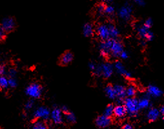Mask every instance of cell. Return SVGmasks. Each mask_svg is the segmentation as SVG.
<instances>
[{
  "instance_id": "obj_40",
  "label": "cell",
  "mask_w": 164,
  "mask_h": 129,
  "mask_svg": "<svg viewBox=\"0 0 164 129\" xmlns=\"http://www.w3.org/2000/svg\"><path fill=\"white\" fill-rule=\"evenodd\" d=\"M60 108H61V109H62V110L63 112V113L64 114V115L67 114L68 112H69V110H68V107L67 106H65V105H63L62 107H60Z\"/></svg>"
},
{
  "instance_id": "obj_31",
  "label": "cell",
  "mask_w": 164,
  "mask_h": 129,
  "mask_svg": "<svg viewBox=\"0 0 164 129\" xmlns=\"http://www.w3.org/2000/svg\"><path fill=\"white\" fill-rule=\"evenodd\" d=\"M105 6H106V4H105V3H100L97 6V7H96V11H97V12L98 14H101L103 13H104Z\"/></svg>"
},
{
  "instance_id": "obj_36",
  "label": "cell",
  "mask_w": 164,
  "mask_h": 129,
  "mask_svg": "<svg viewBox=\"0 0 164 129\" xmlns=\"http://www.w3.org/2000/svg\"><path fill=\"white\" fill-rule=\"evenodd\" d=\"M119 58L122 59H127L129 58V54L125 50H124L122 53H121Z\"/></svg>"
},
{
  "instance_id": "obj_22",
  "label": "cell",
  "mask_w": 164,
  "mask_h": 129,
  "mask_svg": "<svg viewBox=\"0 0 164 129\" xmlns=\"http://www.w3.org/2000/svg\"><path fill=\"white\" fill-rule=\"evenodd\" d=\"M105 92L106 96L110 99H116V94L113 85H108L105 88Z\"/></svg>"
},
{
  "instance_id": "obj_10",
  "label": "cell",
  "mask_w": 164,
  "mask_h": 129,
  "mask_svg": "<svg viewBox=\"0 0 164 129\" xmlns=\"http://www.w3.org/2000/svg\"><path fill=\"white\" fill-rule=\"evenodd\" d=\"M124 50V45L122 41L118 39H114L113 45H112V47L110 48V56L115 58H119L121 53Z\"/></svg>"
},
{
  "instance_id": "obj_7",
  "label": "cell",
  "mask_w": 164,
  "mask_h": 129,
  "mask_svg": "<svg viewBox=\"0 0 164 129\" xmlns=\"http://www.w3.org/2000/svg\"><path fill=\"white\" fill-rule=\"evenodd\" d=\"M96 32L98 38L101 41H107L110 39L108 23H103L99 25L96 27Z\"/></svg>"
},
{
  "instance_id": "obj_38",
  "label": "cell",
  "mask_w": 164,
  "mask_h": 129,
  "mask_svg": "<svg viewBox=\"0 0 164 129\" xmlns=\"http://www.w3.org/2000/svg\"><path fill=\"white\" fill-rule=\"evenodd\" d=\"M134 3L138 6H140V7H143L145 5V2L144 1H143V0H136V1H134Z\"/></svg>"
},
{
  "instance_id": "obj_23",
  "label": "cell",
  "mask_w": 164,
  "mask_h": 129,
  "mask_svg": "<svg viewBox=\"0 0 164 129\" xmlns=\"http://www.w3.org/2000/svg\"><path fill=\"white\" fill-rule=\"evenodd\" d=\"M136 94V89L133 85H129L126 88V96L127 98H135Z\"/></svg>"
},
{
  "instance_id": "obj_17",
  "label": "cell",
  "mask_w": 164,
  "mask_h": 129,
  "mask_svg": "<svg viewBox=\"0 0 164 129\" xmlns=\"http://www.w3.org/2000/svg\"><path fill=\"white\" fill-rule=\"evenodd\" d=\"M148 94L138 99V105L140 110L147 109L151 106V99Z\"/></svg>"
},
{
  "instance_id": "obj_39",
  "label": "cell",
  "mask_w": 164,
  "mask_h": 129,
  "mask_svg": "<svg viewBox=\"0 0 164 129\" xmlns=\"http://www.w3.org/2000/svg\"><path fill=\"white\" fill-rule=\"evenodd\" d=\"M122 129H134V127L130 123H125V125H124Z\"/></svg>"
},
{
  "instance_id": "obj_35",
  "label": "cell",
  "mask_w": 164,
  "mask_h": 129,
  "mask_svg": "<svg viewBox=\"0 0 164 129\" xmlns=\"http://www.w3.org/2000/svg\"><path fill=\"white\" fill-rule=\"evenodd\" d=\"M7 73V68L4 64H2L0 65V74L2 76H5V74Z\"/></svg>"
},
{
  "instance_id": "obj_32",
  "label": "cell",
  "mask_w": 164,
  "mask_h": 129,
  "mask_svg": "<svg viewBox=\"0 0 164 129\" xmlns=\"http://www.w3.org/2000/svg\"><path fill=\"white\" fill-rule=\"evenodd\" d=\"M152 25H153V21L151 18L147 19L143 23V25L145 26V27L149 29H151V28L152 27Z\"/></svg>"
},
{
  "instance_id": "obj_30",
  "label": "cell",
  "mask_w": 164,
  "mask_h": 129,
  "mask_svg": "<svg viewBox=\"0 0 164 129\" xmlns=\"http://www.w3.org/2000/svg\"><path fill=\"white\" fill-rule=\"evenodd\" d=\"M18 85V82L16 77H9L8 78V87L11 89H14Z\"/></svg>"
},
{
  "instance_id": "obj_27",
  "label": "cell",
  "mask_w": 164,
  "mask_h": 129,
  "mask_svg": "<svg viewBox=\"0 0 164 129\" xmlns=\"http://www.w3.org/2000/svg\"><path fill=\"white\" fill-rule=\"evenodd\" d=\"M0 87L2 89H7L8 87V78L5 76L0 77Z\"/></svg>"
},
{
  "instance_id": "obj_11",
  "label": "cell",
  "mask_w": 164,
  "mask_h": 129,
  "mask_svg": "<svg viewBox=\"0 0 164 129\" xmlns=\"http://www.w3.org/2000/svg\"><path fill=\"white\" fill-rule=\"evenodd\" d=\"M16 27V21L12 17H6L3 18L2 24L1 28H2L6 32H10L12 31Z\"/></svg>"
},
{
  "instance_id": "obj_41",
  "label": "cell",
  "mask_w": 164,
  "mask_h": 129,
  "mask_svg": "<svg viewBox=\"0 0 164 129\" xmlns=\"http://www.w3.org/2000/svg\"><path fill=\"white\" fill-rule=\"evenodd\" d=\"M160 114L161 115L164 117V106H162L160 108Z\"/></svg>"
},
{
  "instance_id": "obj_15",
  "label": "cell",
  "mask_w": 164,
  "mask_h": 129,
  "mask_svg": "<svg viewBox=\"0 0 164 129\" xmlns=\"http://www.w3.org/2000/svg\"><path fill=\"white\" fill-rule=\"evenodd\" d=\"M147 94L150 97L160 98L163 95L162 90L154 85H149L147 89Z\"/></svg>"
},
{
  "instance_id": "obj_13",
  "label": "cell",
  "mask_w": 164,
  "mask_h": 129,
  "mask_svg": "<svg viewBox=\"0 0 164 129\" xmlns=\"http://www.w3.org/2000/svg\"><path fill=\"white\" fill-rule=\"evenodd\" d=\"M114 67L115 70L120 75L124 76L127 79H130L132 77V74L131 73L126 70V68H125L124 64L119 62V61H116L114 63Z\"/></svg>"
},
{
  "instance_id": "obj_37",
  "label": "cell",
  "mask_w": 164,
  "mask_h": 129,
  "mask_svg": "<svg viewBox=\"0 0 164 129\" xmlns=\"http://www.w3.org/2000/svg\"><path fill=\"white\" fill-rule=\"evenodd\" d=\"M6 32L2 29V28H0V38L1 39H4V38H5L6 36Z\"/></svg>"
},
{
  "instance_id": "obj_21",
  "label": "cell",
  "mask_w": 164,
  "mask_h": 129,
  "mask_svg": "<svg viewBox=\"0 0 164 129\" xmlns=\"http://www.w3.org/2000/svg\"><path fill=\"white\" fill-rule=\"evenodd\" d=\"M109 28V32H110V39H117L119 35V30L116 27V26L113 23H108Z\"/></svg>"
},
{
  "instance_id": "obj_8",
  "label": "cell",
  "mask_w": 164,
  "mask_h": 129,
  "mask_svg": "<svg viewBox=\"0 0 164 129\" xmlns=\"http://www.w3.org/2000/svg\"><path fill=\"white\" fill-rule=\"evenodd\" d=\"M114 39H109L107 41H101L98 45L100 53L102 57H108L110 56V48L113 45Z\"/></svg>"
},
{
  "instance_id": "obj_20",
  "label": "cell",
  "mask_w": 164,
  "mask_h": 129,
  "mask_svg": "<svg viewBox=\"0 0 164 129\" xmlns=\"http://www.w3.org/2000/svg\"><path fill=\"white\" fill-rule=\"evenodd\" d=\"M94 28L93 25L90 23H86L84 24L82 28V32L85 37H92L94 34Z\"/></svg>"
},
{
  "instance_id": "obj_33",
  "label": "cell",
  "mask_w": 164,
  "mask_h": 129,
  "mask_svg": "<svg viewBox=\"0 0 164 129\" xmlns=\"http://www.w3.org/2000/svg\"><path fill=\"white\" fill-rule=\"evenodd\" d=\"M7 74L9 77H16L17 74V71L14 68H10L8 70Z\"/></svg>"
},
{
  "instance_id": "obj_2",
  "label": "cell",
  "mask_w": 164,
  "mask_h": 129,
  "mask_svg": "<svg viewBox=\"0 0 164 129\" xmlns=\"http://www.w3.org/2000/svg\"><path fill=\"white\" fill-rule=\"evenodd\" d=\"M114 71V65L109 62H105L97 65L96 69L94 73L98 76H101L104 78H109L113 75Z\"/></svg>"
},
{
  "instance_id": "obj_25",
  "label": "cell",
  "mask_w": 164,
  "mask_h": 129,
  "mask_svg": "<svg viewBox=\"0 0 164 129\" xmlns=\"http://www.w3.org/2000/svg\"><path fill=\"white\" fill-rule=\"evenodd\" d=\"M30 129H49V128L44 121L39 120L33 124Z\"/></svg>"
},
{
  "instance_id": "obj_3",
  "label": "cell",
  "mask_w": 164,
  "mask_h": 129,
  "mask_svg": "<svg viewBox=\"0 0 164 129\" xmlns=\"http://www.w3.org/2000/svg\"><path fill=\"white\" fill-rule=\"evenodd\" d=\"M25 92L26 95L30 98V99H39L43 94V88L40 84L32 83L26 87Z\"/></svg>"
},
{
  "instance_id": "obj_19",
  "label": "cell",
  "mask_w": 164,
  "mask_h": 129,
  "mask_svg": "<svg viewBox=\"0 0 164 129\" xmlns=\"http://www.w3.org/2000/svg\"><path fill=\"white\" fill-rule=\"evenodd\" d=\"M116 94V99H125L126 98V88L122 85H114Z\"/></svg>"
},
{
  "instance_id": "obj_26",
  "label": "cell",
  "mask_w": 164,
  "mask_h": 129,
  "mask_svg": "<svg viewBox=\"0 0 164 129\" xmlns=\"http://www.w3.org/2000/svg\"><path fill=\"white\" fill-rule=\"evenodd\" d=\"M66 121L69 123H74L76 122V117L73 112L69 111L66 114H65Z\"/></svg>"
},
{
  "instance_id": "obj_34",
  "label": "cell",
  "mask_w": 164,
  "mask_h": 129,
  "mask_svg": "<svg viewBox=\"0 0 164 129\" xmlns=\"http://www.w3.org/2000/svg\"><path fill=\"white\" fill-rule=\"evenodd\" d=\"M88 67H89V68L90 69V71H92L94 73V71H96V69L97 65L96 63H95L94 62H90L89 63Z\"/></svg>"
},
{
  "instance_id": "obj_29",
  "label": "cell",
  "mask_w": 164,
  "mask_h": 129,
  "mask_svg": "<svg viewBox=\"0 0 164 129\" xmlns=\"http://www.w3.org/2000/svg\"><path fill=\"white\" fill-rule=\"evenodd\" d=\"M34 105V101L32 99H30L25 103V104L24 105V110L25 111H29L33 108Z\"/></svg>"
},
{
  "instance_id": "obj_12",
  "label": "cell",
  "mask_w": 164,
  "mask_h": 129,
  "mask_svg": "<svg viewBox=\"0 0 164 129\" xmlns=\"http://www.w3.org/2000/svg\"><path fill=\"white\" fill-rule=\"evenodd\" d=\"M112 123L111 117H107L104 114L98 116L95 119V124L100 128H105L110 125Z\"/></svg>"
},
{
  "instance_id": "obj_18",
  "label": "cell",
  "mask_w": 164,
  "mask_h": 129,
  "mask_svg": "<svg viewBox=\"0 0 164 129\" xmlns=\"http://www.w3.org/2000/svg\"><path fill=\"white\" fill-rule=\"evenodd\" d=\"M127 114V111L124 105H117L115 107L114 116L118 118H123Z\"/></svg>"
},
{
  "instance_id": "obj_16",
  "label": "cell",
  "mask_w": 164,
  "mask_h": 129,
  "mask_svg": "<svg viewBox=\"0 0 164 129\" xmlns=\"http://www.w3.org/2000/svg\"><path fill=\"white\" fill-rule=\"evenodd\" d=\"M160 112L157 108H150L147 113V118L149 122H154L158 119L160 116Z\"/></svg>"
},
{
  "instance_id": "obj_6",
  "label": "cell",
  "mask_w": 164,
  "mask_h": 129,
  "mask_svg": "<svg viewBox=\"0 0 164 129\" xmlns=\"http://www.w3.org/2000/svg\"><path fill=\"white\" fill-rule=\"evenodd\" d=\"M136 31L142 40H144L146 42L152 41L154 38V33L150 29L145 27L143 24L138 26L136 28Z\"/></svg>"
},
{
  "instance_id": "obj_24",
  "label": "cell",
  "mask_w": 164,
  "mask_h": 129,
  "mask_svg": "<svg viewBox=\"0 0 164 129\" xmlns=\"http://www.w3.org/2000/svg\"><path fill=\"white\" fill-rule=\"evenodd\" d=\"M115 106L113 104H109L107 105V107L105 108L104 111H103V114L105 116L111 117L114 115V111H115Z\"/></svg>"
},
{
  "instance_id": "obj_4",
  "label": "cell",
  "mask_w": 164,
  "mask_h": 129,
  "mask_svg": "<svg viewBox=\"0 0 164 129\" xmlns=\"http://www.w3.org/2000/svg\"><path fill=\"white\" fill-rule=\"evenodd\" d=\"M51 111L45 106H40L34 110L33 113V117L37 119H41L47 121L50 117Z\"/></svg>"
},
{
  "instance_id": "obj_14",
  "label": "cell",
  "mask_w": 164,
  "mask_h": 129,
  "mask_svg": "<svg viewBox=\"0 0 164 129\" xmlns=\"http://www.w3.org/2000/svg\"><path fill=\"white\" fill-rule=\"evenodd\" d=\"M74 59V54L71 51L67 50L65 51L63 54L59 58V64L62 66H66L68 64H70Z\"/></svg>"
},
{
  "instance_id": "obj_28",
  "label": "cell",
  "mask_w": 164,
  "mask_h": 129,
  "mask_svg": "<svg viewBox=\"0 0 164 129\" xmlns=\"http://www.w3.org/2000/svg\"><path fill=\"white\" fill-rule=\"evenodd\" d=\"M115 12V7L112 5V4H107L105 6V11L104 13L106 14L108 16H111L114 14Z\"/></svg>"
},
{
  "instance_id": "obj_1",
  "label": "cell",
  "mask_w": 164,
  "mask_h": 129,
  "mask_svg": "<svg viewBox=\"0 0 164 129\" xmlns=\"http://www.w3.org/2000/svg\"><path fill=\"white\" fill-rule=\"evenodd\" d=\"M127 114L130 117H136L139 113L140 108L138 105V99L136 98H126L124 100Z\"/></svg>"
},
{
  "instance_id": "obj_5",
  "label": "cell",
  "mask_w": 164,
  "mask_h": 129,
  "mask_svg": "<svg viewBox=\"0 0 164 129\" xmlns=\"http://www.w3.org/2000/svg\"><path fill=\"white\" fill-rule=\"evenodd\" d=\"M133 6L127 3L119 8L118 11V16L121 20L127 21L131 18Z\"/></svg>"
},
{
  "instance_id": "obj_9",
  "label": "cell",
  "mask_w": 164,
  "mask_h": 129,
  "mask_svg": "<svg viewBox=\"0 0 164 129\" xmlns=\"http://www.w3.org/2000/svg\"><path fill=\"white\" fill-rule=\"evenodd\" d=\"M63 113L60 107H56L51 110L50 119L55 125H60L63 122Z\"/></svg>"
},
{
  "instance_id": "obj_42",
  "label": "cell",
  "mask_w": 164,
  "mask_h": 129,
  "mask_svg": "<svg viewBox=\"0 0 164 129\" xmlns=\"http://www.w3.org/2000/svg\"><path fill=\"white\" fill-rule=\"evenodd\" d=\"M163 120H164V117H163Z\"/></svg>"
}]
</instances>
